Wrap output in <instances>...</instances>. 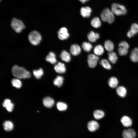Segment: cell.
Segmentation results:
<instances>
[{
	"label": "cell",
	"mask_w": 138,
	"mask_h": 138,
	"mask_svg": "<svg viewBox=\"0 0 138 138\" xmlns=\"http://www.w3.org/2000/svg\"><path fill=\"white\" fill-rule=\"evenodd\" d=\"M117 95L120 97H125L127 94V90L126 88L123 86H120L117 87L116 89Z\"/></svg>",
	"instance_id": "d6986e66"
},
{
	"label": "cell",
	"mask_w": 138,
	"mask_h": 138,
	"mask_svg": "<svg viewBox=\"0 0 138 138\" xmlns=\"http://www.w3.org/2000/svg\"><path fill=\"white\" fill-rule=\"evenodd\" d=\"M46 60L51 63L54 64L57 62L55 54L52 52H50L45 58Z\"/></svg>",
	"instance_id": "cb8c5ba5"
},
{
	"label": "cell",
	"mask_w": 138,
	"mask_h": 138,
	"mask_svg": "<svg viewBox=\"0 0 138 138\" xmlns=\"http://www.w3.org/2000/svg\"><path fill=\"white\" fill-rule=\"evenodd\" d=\"M82 47L83 49L86 52H89L93 48L92 44L89 42H84L82 44Z\"/></svg>",
	"instance_id": "4dcf8cb0"
},
{
	"label": "cell",
	"mask_w": 138,
	"mask_h": 138,
	"mask_svg": "<svg viewBox=\"0 0 138 138\" xmlns=\"http://www.w3.org/2000/svg\"><path fill=\"white\" fill-rule=\"evenodd\" d=\"M12 72L13 76L18 78L25 79L31 76L30 72L22 67L14 65L12 67Z\"/></svg>",
	"instance_id": "6da1fadb"
},
{
	"label": "cell",
	"mask_w": 138,
	"mask_h": 138,
	"mask_svg": "<svg viewBox=\"0 0 138 138\" xmlns=\"http://www.w3.org/2000/svg\"><path fill=\"white\" fill-rule=\"evenodd\" d=\"M58 37L61 40H65L69 37L67 29L64 27L61 28L58 32Z\"/></svg>",
	"instance_id": "52a82bcc"
},
{
	"label": "cell",
	"mask_w": 138,
	"mask_h": 138,
	"mask_svg": "<svg viewBox=\"0 0 138 138\" xmlns=\"http://www.w3.org/2000/svg\"><path fill=\"white\" fill-rule=\"evenodd\" d=\"M11 83L12 85L17 88H20L21 86V82L18 79L14 78L12 80Z\"/></svg>",
	"instance_id": "836d02e7"
},
{
	"label": "cell",
	"mask_w": 138,
	"mask_h": 138,
	"mask_svg": "<svg viewBox=\"0 0 138 138\" xmlns=\"http://www.w3.org/2000/svg\"><path fill=\"white\" fill-rule=\"evenodd\" d=\"M128 49L124 47H119L118 49V52L120 55H125L128 53Z\"/></svg>",
	"instance_id": "d6a6232c"
},
{
	"label": "cell",
	"mask_w": 138,
	"mask_h": 138,
	"mask_svg": "<svg viewBox=\"0 0 138 138\" xmlns=\"http://www.w3.org/2000/svg\"><path fill=\"white\" fill-rule=\"evenodd\" d=\"M82 3L84 4L86 2L88 1L89 0H79Z\"/></svg>",
	"instance_id": "8d00e7d4"
},
{
	"label": "cell",
	"mask_w": 138,
	"mask_h": 138,
	"mask_svg": "<svg viewBox=\"0 0 138 138\" xmlns=\"http://www.w3.org/2000/svg\"><path fill=\"white\" fill-rule=\"evenodd\" d=\"M138 32V25L136 23L133 24L131 26L130 30L127 32V36L131 38Z\"/></svg>",
	"instance_id": "9c48e42d"
},
{
	"label": "cell",
	"mask_w": 138,
	"mask_h": 138,
	"mask_svg": "<svg viewBox=\"0 0 138 138\" xmlns=\"http://www.w3.org/2000/svg\"><path fill=\"white\" fill-rule=\"evenodd\" d=\"M41 39V37L40 34L36 31H31L29 35V41L33 45H37L38 44Z\"/></svg>",
	"instance_id": "277c9868"
},
{
	"label": "cell",
	"mask_w": 138,
	"mask_h": 138,
	"mask_svg": "<svg viewBox=\"0 0 138 138\" xmlns=\"http://www.w3.org/2000/svg\"><path fill=\"white\" fill-rule=\"evenodd\" d=\"M33 74L34 76L37 79H39L42 76L43 71L42 69L40 68L37 70H34Z\"/></svg>",
	"instance_id": "e575fe53"
},
{
	"label": "cell",
	"mask_w": 138,
	"mask_h": 138,
	"mask_svg": "<svg viewBox=\"0 0 138 138\" xmlns=\"http://www.w3.org/2000/svg\"><path fill=\"white\" fill-rule=\"evenodd\" d=\"M60 56L61 59L65 62H69L71 60L70 54L65 50H63L61 52Z\"/></svg>",
	"instance_id": "e0dca14e"
},
{
	"label": "cell",
	"mask_w": 138,
	"mask_h": 138,
	"mask_svg": "<svg viewBox=\"0 0 138 138\" xmlns=\"http://www.w3.org/2000/svg\"><path fill=\"white\" fill-rule=\"evenodd\" d=\"M104 47L105 49L109 52L113 51L114 46L113 43L109 40H106L104 42Z\"/></svg>",
	"instance_id": "ffe728a7"
},
{
	"label": "cell",
	"mask_w": 138,
	"mask_h": 138,
	"mask_svg": "<svg viewBox=\"0 0 138 138\" xmlns=\"http://www.w3.org/2000/svg\"><path fill=\"white\" fill-rule=\"evenodd\" d=\"M100 64L105 68L110 70L111 68V65L109 61L105 59L101 60L100 62Z\"/></svg>",
	"instance_id": "f546056e"
},
{
	"label": "cell",
	"mask_w": 138,
	"mask_h": 138,
	"mask_svg": "<svg viewBox=\"0 0 138 138\" xmlns=\"http://www.w3.org/2000/svg\"><path fill=\"white\" fill-rule=\"evenodd\" d=\"M104 112L102 110H95L93 113L94 118L96 119H99L102 118L105 116Z\"/></svg>",
	"instance_id": "83f0119b"
},
{
	"label": "cell",
	"mask_w": 138,
	"mask_h": 138,
	"mask_svg": "<svg viewBox=\"0 0 138 138\" xmlns=\"http://www.w3.org/2000/svg\"><path fill=\"white\" fill-rule=\"evenodd\" d=\"M136 135L135 131L132 129L125 130L123 131L122 133L123 138H134Z\"/></svg>",
	"instance_id": "ba28073f"
},
{
	"label": "cell",
	"mask_w": 138,
	"mask_h": 138,
	"mask_svg": "<svg viewBox=\"0 0 138 138\" xmlns=\"http://www.w3.org/2000/svg\"><path fill=\"white\" fill-rule=\"evenodd\" d=\"M99 58L95 54H90L88 56L87 62L90 68L95 67L97 65Z\"/></svg>",
	"instance_id": "8992f818"
},
{
	"label": "cell",
	"mask_w": 138,
	"mask_h": 138,
	"mask_svg": "<svg viewBox=\"0 0 138 138\" xmlns=\"http://www.w3.org/2000/svg\"><path fill=\"white\" fill-rule=\"evenodd\" d=\"M92 12L90 8L88 6L82 7L80 9V13L81 15L84 18L89 17Z\"/></svg>",
	"instance_id": "4fadbf2b"
},
{
	"label": "cell",
	"mask_w": 138,
	"mask_h": 138,
	"mask_svg": "<svg viewBox=\"0 0 138 138\" xmlns=\"http://www.w3.org/2000/svg\"><path fill=\"white\" fill-rule=\"evenodd\" d=\"M108 56V60L110 62L113 64L116 63L118 59V57L116 52L113 51L109 52Z\"/></svg>",
	"instance_id": "603a6c76"
},
{
	"label": "cell",
	"mask_w": 138,
	"mask_h": 138,
	"mask_svg": "<svg viewBox=\"0 0 138 138\" xmlns=\"http://www.w3.org/2000/svg\"><path fill=\"white\" fill-rule=\"evenodd\" d=\"M63 77L61 76H58L55 78L53 81L54 84L59 87H60L63 84Z\"/></svg>",
	"instance_id": "f1b7e54d"
},
{
	"label": "cell",
	"mask_w": 138,
	"mask_h": 138,
	"mask_svg": "<svg viewBox=\"0 0 138 138\" xmlns=\"http://www.w3.org/2000/svg\"><path fill=\"white\" fill-rule=\"evenodd\" d=\"M54 68L57 73L62 74L64 73L66 71V68L64 64L61 62H59L55 65Z\"/></svg>",
	"instance_id": "5bb4252c"
},
{
	"label": "cell",
	"mask_w": 138,
	"mask_h": 138,
	"mask_svg": "<svg viewBox=\"0 0 138 138\" xmlns=\"http://www.w3.org/2000/svg\"><path fill=\"white\" fill-rule=\"evenodd\" d=\"M100 17L101 20L104 22H107L109 24L112 23L114 21V14L108 8H105L101 13Z\"/></svg>",
	"instance_id": "7a4b0ae2"
},
{
	"label": "cell",
	"mask_w": 138,
	"mask_h": 138,
	"mask_svg": "<svg viewBox=\"0 0 138 138\" xmlns=\"http://www.w3.org/2000/svg\"><path fill=\"white\" fill-rule=\"evenodd\" d=\"M99 126L98 123L96 121L92 120L89 121L87 124V128L89 130L94 132L98 129Z\"/></svg>",
	"instance_id": "8fae6325"
},
{
	"label": "cell",
	"mask_w": 138,
	"mask_h": 138,
	"mask_svg": "<svg viewBox=\"0 0 138 138\" xmlns=\"http://www.w3.org/2000/svg\"><path fill=\"white\" fill-rule=\"evenodd\" d=\"M3 125L4 130L7 131H10L12 130L14 125L12 122L9 121H5Z\"/></svg>",
	"instance_id": "4316f807"
},
{
	"label": "cell",
	"mask_w": 138,
	"mask_h": 138,
	"mask_svg": "<svg viewBox=\"0 0 138 138\" xmlns=\"http://www.w3.org/2000/svg\"><path fill=\"white\" fill-rule=\"evenodd\" d=\"M119 47L122 46L125 47L128 49L129 48V44L125 41H122L119 43L118 44Z\"/></svg>",
	"instance_id": "d590c367"
},
{
	"label": "cell",
	"mask_w": 138,
	"mask_h": 138,
	"mask_svg": "<svg viewBox=\"0 0 138 138\" xmlns=\"http://www.w3.org/2000/svg\"><path fill=\"white\" fill-rule=\"evenodd\" d=\"M130 58L133 62H138V47L134 48L132 51L130 55Z\"/></svg>",
	"instance_id": "ac0fdd59"
},
{
	"label": "cell",
	"mask_w": 138,
	"mask_h": 138,
	"mask_svg": "<svg viewBox=\"0 0 138 138\" xmlns=\"http://www.w3.org/2000/svg\"><path fill=\"white\" fill-rule=\"evenodd\" d=\"M99 37V35L98 33H95L92 31L90 32L87 36L88 40L92 42H95Z\"/></svg>",
	"instance_id": "9a60e30c"
},
{
	"label": "cell",
	"mask_w": 138,
	"mask_h": 138,
	"mask_svg": "<svg viewBox=\"0 0 138 138\" xmlns=\"http://www.w3.org/2000/svg\"><path fill=\"white\" fill-rule=\"evenodd\" d=\"M56 106L57 109L61 111L66 110L67 108L66 104L62 102H57L56 104Z\"/></svg>",
	"instance_id": "1f68e13d"
},
{
	"label": "cell",
	"mask_w": 138,
	"mask_h": 138,
	"mask_svg": "<svg viewBox=\"0 0 138 138\" xmlns=\"http://www.w3.org/2000/svg\"><path fill=\"white\" fill-rule=\"evenodd\" d=\"M119 83L118 80L117 78L114 77H111L109 79L108 84L109 86L112 88L117 87Z\"/></svg>",
	"instance_id": "44dd1931"
},
{
	"label": "cell",
	"mask_w": 138,
	"mask_h": 138,
	"mask_svg": "<svg viewBox=\"0 0 138 138\" xmlns=\"http://www.w3.org/2000/svg\"><path fill=\"white\" fill-rule=\"evenodd\" d=\"M11 26L13 29L17 33L20 32L25 27L21 21L16 18H14L12 20Z\"/></svg>",
	"instance_id": "5b68a950"
},
{
	"label": "cell",
	"mask_w": 138,
	"mask_h": 138,
	"mask_svg": "<svg viewBox=\"0 0 138 138\" xmlns=\"http://www.w3.org/2000/svg\"><path fill=\"white\" fill-rule=\"evenodd\" d=\"M70 52L74 56H77L81 52V48L80 46L76 44L72 45L70 48Z\"/></svg>",
	"instance_id": "30bf717a"
},
{
	"label": "cell",
	"mask_w": 138,
	"mask_h": 138,
	"mask_svg": "<svg viewBox=\"0 0 138 138\" xmlns=\"http://www.w3.org/2000/svg\"><path fill=\"white\" fill-rule=\"evenodd\" d=\"M111 10L113 14L117 16L125 15L127 13V10L123 5L114 3L111 5Z\"/></svg>",
	"instance_id": "3957f363"
},
{
	"label": "cell",
	"mask_w": 138,
	"mask_h": 138,
	"mask_svg": "<svg viewBox=\"0 0 138 138\" xmlns=\"http://www.w3.org/2000/svg\"><path fill=\"white\" fill-rule=\"evenodd\" d=\"M43 102L44 106L48 108L52 107L54 103V101L53 99L49 97L44 98L43 100Z\"/></svg>",
	"instance_id": "2e32d148"
},
{
	"label": "cell",
	"mask_w": 138,
	"mask_h": 138,
	"mask_svg": "<svg viewBox=\"0 0 138 138\" xmlns=\"http://www.w3.org/2000/svg\"><path fill=\"white\" fill-rule=\"evenodd\" d=\"M3 106L6 108L9 112H11L13 109L14 105L11 102L10 100L8 99H5L3 104Z\"/></svg>",
	"instance_id": "7402d4cb"
},
{
	"label": "cell",
	"mask_w": 138,
	"mask_h": 138,
	"mask_svg": "<svg viewBox=\"0 0 138 138\" xmlns=\"http://www.w3.org/2000/svg\"><path fill=\"white\" fill-rule=\"evenodd\" d=\"M91 24L94 27L98 28L101 26V23L99 18L98 17H96L91 20Z\"/></svg>",
	"instance_id": "484cf974"
},
{
	"label": "cell",
	"mask_w": 138,
	"mask_h": 138,
	"mask_svg": "<svg viewBox=\"0 0 138 138\" xmlns=\"http://www.w3.org/2000/svg\"><path fill=\"white\" fill-rule=\"evenodd\" d=\"M104 52V48L101 45H96L94 49V52L95 54L98 56L102 55Z\"/></svg>",
	"instance_id": "d4e9b609"
},
{
	"label": "cell",
	"mask_w": 138,
	"mask_h": 138,
	"mask_svg": "<svg viewBox=\"0 0 138 138\" xmlns=\"http://www.w3.org/2000/svg\"><path fill=\"white\" fill-rule=\"evenodd\" d=\"M121 122L123 125L126 127L130 126L132 123L131 119L127 116H123L121 119Z\"/></svg>",
	"instance_id": "7c38bea8"
}]
</instances>
